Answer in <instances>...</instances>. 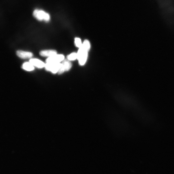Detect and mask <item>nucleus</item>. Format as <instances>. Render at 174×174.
Segmentation results:
<instances>
[{
	"label": "nucleus",
	"mask_w": 174,
	"mask_h": 174,
	"mask_svg": "<svg viewBox=\"0 0 174 174\" xmlns=\"http://www.w3.org/2000/svg\"><path fill=\"white\" fill-rule=\"evenodd\" d=\"M34 16L39 21H45L48 22L50 20V16L49 14L41 10H35L33 13Z\"/></svg>",
	"instance_id": "obj_1"
},
{
	"label": "nucleus",
	"mask_w": 174,
	"mask_h": 174,
	"mask_svg": "<svg viewBox=\"0 0 174 174\" xmlns=\"http://www.w3.org/2000/svg\"><path fill=\"white\" fill-rule=\"evenodd\" d=\"M77 54L79 64L81 66L84 65L87 60L88 52L81 47L79 48Z\"/></svg>",
	"instance_id": "obj_2"
},
{
	"label": "nucleus",
	"mask_w": 174,
	"mask_h": 174,
	"mask_svg": "<svg viewBox=\"0 0 174 174\" xmlns=\"http://www.w3.org/2000/svg\"><path fill=\"white\" fill-rule=\"evenodd\" d=\"M61 63H46L45 68L48 71H50L54 74L58 72L60 68Z\"/></svg>",
	"instance_id": "obj_3"
},
{
	"label": "nucleus",
	"mask_w": 174,
	"mask_h": 174,
	"mask_svg": "<svg viewBox=\"0 0 174 174\" xmlns=\"http://www.w3.org/2000/svg\"><path fill=\"white\" fill-rule=\"evenodd\" d=\"M72 66V64L69 61L66 59L64 60L61 63L60 68L58 72V74H61L66 71L69 70Z\"/></svg>",
	"instance_id": "obj_4"
},
{
	"label": "nucleus",
	"mask_w": 174,
	"mask_h": 174,
	"mask_svg": "<svg viewBox=\"0 0 174 174\" xmlns=\"http://www.w3.org/2000/svg\"><path fill=\"white\" fill-rule=\"evenodd\" d=\"M64 56L62 54H56L55 55L48 58L46 60V63H60L64 60Z\"/></svg>",
	"instance_id": "obj_5"
},
{
	"label": "nucleus",
	"mask_w": 174,
	"mask_h": 174,
	"mask_svg": "<svg viewBox=\"0 0 174 174\" xmlns=\"http://www.w3.org/2000/svg\"><path fill=\"white\" fill-rule=\"evenodd\" d=\"M17 55L23 59H27L32 58L33 56L31 52L21 50H18L16 52Z\"/></svg>",
	"instance_id": "obj_6"
},
{
	"label": "nucleus",
	"mask_w": 174,
	"mask_h": 174,
	"mask_svg": "<svg viewBox=\"0 0 174 174\" xmlns=\"http://www.w3.org/2000/svg\"><path fill=\"white\" fill-rule=\"evenodd\" d=\"M40 54L41 56L49 58L57 54V52L55 50H45L40 51Z\"/></svg>",
	"instance_id": "obj_7"
},
{
	"label": "nucleus",
	"mask_w": 174,
	"mask_h": 174,
	"mask_svg": "<svg viewBox=\"0 0 174 174\" xmlns=\"http://www.w3.org/2000/svg\"><path fill=\"white\" fill-rule=\"evenodd\" d=\"M30 62L34 66L41 68L45 67V64L42 61L37 59H31Z\"/></svg>",
	"instance_id": "obj_8"
},
{
	"label": "nucleus",
	"mask_w": 174,
	"mask_h": 174,
	"mask_svg": "<svg viewBox=\"0 0 174 174\" xmlns=\"http://www.w3.org/2000/svg\"><path fill=\"white\" fill-rule=\"evenodd\" d=\"M22 68L25 70L29 71H32L35 69L34 66L30 62L24 63L22 66Z\"/></svg>",
	"instance_id": "obj_9"
},
{
	"label": "nucleus",
	"mask_w": 174,
	"mask_h": 174,
	"mask_svg": "<svg viewBox=\"0 0 174 174\" xmlns=\"http://www.w3.org/2000/svg\"><path fill=\"white\" fill-rule=\"evenodd\" d=\"M82 47L86 51L88 52L90 48V42L87 40H85L84 42Z\"/></svg>",
	"instance_id": "obj_10"
},
{
	"label": "nucleus",
	"mask_w": 174,
	"mask_h": 174,
	"mask_svg": "<svg viewBox=\"0 0 174 174\" xmlns=\"http://www.w3.org/2000/svg\"><path fill=\"white\" fill-rule=\"evenodd\" d=\"M67 59L69 60H74L78 59V54L75 53H72L68 56Z\"/></svg>",
	"instance_id": "obj_11"
},
{
	"label": "nucleus",
	"mask_w": 174,
	"mask_h": 174,
	"mask_svg": "<svg viewBox=\"0 0 174 174\" xmlns=\"http://www.w3.org/2000/svg\"><path fill=\"white\" fill-rule=\"evenodd\" d=\"M75 44L77 47L79 48H81L82 45V44L81 40L78 38H76L75 39Z\"/></svg>",
	"instance_id": "obj_12"
}]
</instances>
